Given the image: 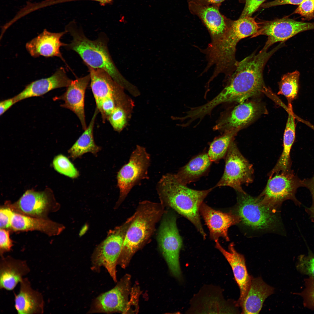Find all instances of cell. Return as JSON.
Listing matches in <instances>:
<instances>
[{
  "mask_svg": "<svg viewBox=\"0 0 314 314\" xmlns=\"http://www.w3.org/2000/svg\"><path fill=\"white\" fill-rule=\"evenodd\" d=\"M151 157L146 148L137 145L131 154L128 162L118 172L117 179L119 189L118 199L114 207L117 209L133 188L148 177Z\"/></svg>",
  "mask_w": 314,
  "mask_h": 314,
  "instance_id": "9c48e42d",
  "label": "cell"
},
{
  "mask_svg": "<svg viewBox=\"0 0 314 314\" xmlns=\"http://www.w3.org/2000/svg\"><path fill=\"white\" fill-rule=\"evenodd\" d=\"M99 112L96 107L88 126L68 150L72 159H75L88 152L95 155L101 150V147L95 143L93 136L95 120Z\"/></svg>",
  "mask_w": 314,
  "mask_h": 314,
  "instance_id": "f1b7e54d",
  "label": "cell"
},
{
  "mask_svg": "<svg viewBox=\"0 0 314 314\" xmlns=\"http://www.w3.org/2000/svg\"><path fill=\"white\" fill-rule=\"evenodd\" d=\"M303 187L308 188L310 191L312 198V203L309 208H305V211L309 215L311 221L314 222V174L312 177L302 180Z\"/></svg>",
  "mask_w": 314,
  "mask_h": 314,
  "instance_id": "60d3db41",
  "label": "cell"
},
{
  "mask_svg": "<svg viewBox=\"0 0 314 314\" xmlns=\"http://www.w3.org/2000/svg\"><path fill=\"white\" fill-rule=\"evenodd\" d=\"M274 289L261 277H252L247 293L241 307L242 314H258L265 299L274 292Z\"/></svg>",
  "mask_w": 314,
  "mask_h": 314,
  "instance_id": "4316f807",
  "label": "cell"
},
{
  "mask_svg": "<svg viewBox=\"0 0 314 314\" xmlns=\"http://www.w3.org/2000/svg\"><path fill=\"white\" fill-rule=\"evenodd\" d=\"M215 241V247L223 255L232 269L240 292V297L236 304L238 306H241L248 292L252 278L248 273L245 258L243 255L237 251L233 243L230 244L227 251L220 245L218 240Z\"/></svg>",
  "mask_w": 314,
  "mask_h": 314,
  "instance_id": "d6986e66",
  "label": "cell"
},
{
  "mask_svg": "<svg viewBox=\"0 0 314 314\" xmlns=\"http://www.w3.org/2000/svg\"><path fill=\"white\" fill-rule=\"evenodd\" d=\"M224 158V173L215 187L228 186L237 192H245L242 185H248L253 181L254 172L252 165L242 154L233 141Z\"/></svg>",
  "mask_w": 314,
  "mask_h": 314,
  "instance_id": "8fae6325",
  "label": "cell"
},
{
  "mask_svg": "<svg viewBox=\"0 0 314 314\" xmlns=\"http://www.w3.org/2000/svg\"><path fill=\"white\" fill-rule=\"evenodd\" d=\"M188 5L190 12L197 17L207 29L211 42L218 40L226 32L231 20L221 13V5L205 6L188 2Z\"/></svg>",
  "mask_w": 314,
  "mask_h": 314,
  "instance_id": "2e32d148",
  "label": "cell"
},
{
  "mask_svg": "<svg viewBox=\"0 0 314 314\" xmlns=\"http://www.w3.org/2000/svg\"><path fill=\"white\" fill-rule=\"evenodd\" d=\"M299 15L305 20L314 19V0H306L295 9L293 13Z\"/></svg>",
  "mask_w": 314,
  "mask_h": 314,
  "instance_id": "8d00e7d4",
  "label": "cell"
},
{
  "mask_svg": "<svg viewBox=\"0 0 314 314\" xmlns=\"http://www.w3.org/2000/svg\"><path fill=\"white\" fill-rule=\"evenodd\" d=\"M9 231L6 229H0V251L1 257L4 253L9 251L13 246L12 242L9 236Z\"/></svg>",
  "mask_w": 314,
  "mask_h": 314,
  "instance_id": "f35d334b",
  "label": "cell"
},
{
  "mask_svg": "<svg viewBox=\"0 0 314 314\" xmlns=\"http://www.w3.org/2000/svg\"><path fill=\"white\" fill-rule=\"evenodd\" d=\"M72 80L67 76L64 68L60 67L51 76L32 82L13 97L16 103L29 97L40 96L53 89L67 87Z\"/></svg>",
  "mask_w": 314,
  "mask_h": 314,
  "instance_id": "44dd1931",
  "label": "cell"
},
{
  "mask_svg": "<svg viewBox=\"0 0 314 314\" xmlns=\"http://www.w3.org/2000/svg\"><path fill=\"white\" fill-rule=\"evenodd\" d=\"M55 170L59 173L72 179L78 177L79 173L73 164L66 157L59 155L53 161Z\"/></svg>",
  "mask_w": 314,
  "mask_h": 314,
  "instance_id": "d6a6232c",
  "label": "cell"
},
{
  "mask_svg": "<svg viewBox=\"0 0 314 314\" xmlns=\"http://www.w3.org/2000/svg\"><path fill=\"white\" fill-rule=\"evenodd\" d=\"M201 295L199 297L200 298L197 299H196L198 300V302H196L197 304H195L197 306L199 307L197 308V309H199L198 312H215V313H220L221 312H224L225 313H234L235 312H237L236 310H235L232 308L231 306L228 304L222 297L221 293H217L214 295ZM198 309L196 310V312Z\"/></svg>",
  "mask_w": 314,
  "mask_h": 314,
  "instance_id": "f546056e",
  "label": "cell"
},
{
  "mask_svg": "<svg viewBox=\"0 0 314 314\" xmlns=\"http://www.w3.org/2000/svg\"><path fill=\"white\" fill-rule=\"evenodd\" d=\"M226 0H188V2H192L199 5L208 6L213 5H221Z\"/></svg>",
  "mask_w": 314,
  "mask_h": 314,
  "instance_id": "ee69618b",
  "label": "cell"
},
{
  "mask_svg": "<svg viewBox=\"0 0 314 314\" xmlns=\"http://www.w3.org/2000/svg\"><path fill=\"white\" fill-rule=\"evenodd\" d=\"M279 48L270 51L263 48L258 53H253L237 64L228 84L211 100L216 106L223 103H241L248 99L266 90L263 78V71L268 60Z\"/></svg>",
  "mask_w": 314,
  "mask_h": 314,
  "instance_id": "6da1fadb",
  "label": "cell"
},
{
  "mask_svg": "<svg viewBox=\"0 0 314 314\" xmlns=\"http://www.w3.org/2000/svg\"><path fill=\"white\" fill-rule=\"evenodd\" d=\"M300 74L297 70L284 75L279 83V94L284 96L288 104L296 99L298 95Z\"/></svg>",
  "mask_w": 314,
  "mask_h": 314,
  "instance_id": "1f68e13d",
  "label": "cell"
},
{
  "mask_svg": "<svg viewBox=\"0 0 314 314\" xmlns=\"http://www.w3.org/2000/svg\"><path fill=\"white\" fill-rule=\"evenodd\" d=\"M266 0H245V4L239 18L251 17Z\"/></svg>",
  "mask_w": 314,
  "mask_h": 314,
  "instance_id": "ab89813d",
  "label": "cell"
},
{
  "mask_svg": "<svg viewBox=\"0 0 314 314\" xmlns=\"http://www.w3.org/2000/svg\"><path fill=\"white\" fill-rule=\"evenodd\" d=\"M237 192V202L233 213L239 217L240 222L256 230H272L279 226L278 211L264 204L258 197L251 196L245 192Z\"/></svg>",
  "mask_w": 314,
  "mask_h": 314,
  "instance_id": "8992f818",
  "label": "cell"
},
{
  "mask_svg": "<svg viewBox=\"0 0 314 314\" xmlns=\"http://www.w3.org/2000/svg\"><path fill=\"white\" fill-rule=\"evenodd\" d=\"M72 22L66 26L65 30L72 36V40L65 47L76 52L88 66L105 70L123 89L131 90L133 85L120 74L110 55L107 38L102 35L95 40H90Z\"/></svg>",
  "mask_w": 314,
  "mask_h": 314,
  "instance_id": "5b68a950",
  "label": "cell"
},
{
  "mask_svg": "<svg viewBox=\"0 0 314 314\" xmlns=\"http://www.w3.org/2000/svg\"><path fill=\"white\" fill-rule=\"evenodd\" d=\"M298 294L302 297L304 307L314 309V278L309 277L305 279V288Z\"/></svg>",
  "mask_w": 314,
  "mask_h": 314,
  "instance_id": "d590c367",
  "label": "cell"
},
{
  "mask_svg": "<svg viewBox=\"0 0 314 314\" xmlns=\"http://www.w3.org/2000/svg\"><path fill=\"white\" fill-rule=\"evenodd\" d=\"M306 0H273L263 4L261 7L267 8L276 6L286 4L299 5Z\"/></svg>",
  "mask_w": 314,
  "mask_h": 314,
  "instance_id": "b9f144b4",
  "label": "cell"
},
{
  "mask_svg": "<svg viewBox=\"0 0 314 314\" xmlns=\"http://www.w3.org/2000/svg\"><path fill=\"white\" fill-rule=\"evenodd\" d=\"M212 162L207 153L200 154L192 158L175 174L178 179L187 185L197 180L209 170Z\"/></svg>",
  "mask_w": 314,
  "mask_h": 314,
  "instance_id": "83f0119b",
  "label": "cell"
},
{
  "mask_svg": "<svg viewBox=\"0 0 314 314\" xmlns=\"http://www.w3.org/2000/svg\"><path fill=\"white\" fill-rule=\"evenodd\" d=\"M15 103L13 97L1 101L0 103V115H3Z\"/></svg>",
  "mask_w": 314,
  "mask_h": 314,
  "instance_id": "7bdbcfd3",
  "label": "cell"
},
{
  "mask_svg": "<svg viewBox=\"0 0 314 314\" xmlns=\"http://www.w3.org/2000/svg\"><path fill=\"white\" fill-rule=\"evenodd\" d=\"M132 216L122 224L108 232L106 238L96 247L91 257L92 270L98 272L105 267L115 282L117 281L116 266Z\"/></svg>",
  "mask_w": 314,
  "mask_h": 314,
  "instance_id": "52a82bcc",
  "label": "cell"
},
{
  "mask_svg": "<svg viewBox=\"0 0 314 314\" xmlns=\"http://www.w3.org/2000/svg\"><path fill=\"white\" fill-rule=\"evenodd\" d=\"M238 131L225 132L223 135L214 139L210 144L208 154L212 162H217L225 158L229 147L233 141Z\"/></svg>",
  "mask_w": 314,
  "mask_h": 314,
  "instance_id": "4dcf8cb0",
  "label": "cell"
},
{
  "mask_svg": "<svg viewBox=\"0 0 314 314\" xmlns=\"http://www.w3.org/2000/svg\"><path fill=\"white\" fill-rule=\"evenodd\" d=\"M156 189L160 202L190 221L204 239L206 234L202 225L200 208L203 201L212 190H197L188 187L175 174L163 175L158 182Z\"/></svg>",
  "mask_w": 314,
  "mask_h": 314,
  "instance_id": "7a4b0ae2",
  "label": "cell"
},
{
  "mask_svg": "<svg viewBox=\"0 0 314 314\" xmlns=\"http://www.w3.org/2000/svg\"><path fill=\"white\" fill-rule=\"evenodd\" d=\"M199 212L208 229L210 238L214 241L222 237L229 241V229L240 222L239 217L233 213L215 210L204 203Z\"/></svg>",
  "mask_w": 314,
  "mask_h": 314,
  "instance_id": "e0dca14e",
  "label": "cell"
},
{
  "mask_svg": "<svg viewBox=\"0 0 314 314\" xmlns=\"http://www.w3.org/2000/svg\"><path fill=\"white\" fill-rule=\"evenodd\" d=\"M90 81V74L72 80L70 84L67 87L66 90L64 94L53 98L54 100H60L64 101L60 106L70 110L76 115L84 130L87 127L84 109L85 93Z\"/></svg>",
  "mask_w": 314,
  "mask_h": 314,
  "instance_id": "ac0fdd59",
  "label": "cell"
},
{
  "mask_svg": "<svg viewBox=\"0 0 314 314\" xmlns=\"http://www.w3.org/2000/svg\"><path fill=\"white\" fill-rule=\"evenodd\" d=\"M165 210L160 202L145 200L139 203L126 232L117 265L126 267L134 254L149 242Z\"/></svg>",
  "mask_w": 314,
  "mask_h": 314,
  "instance_id": "277c9868",
  "label": "cell"
},
{
  "mask_svg": "<svg viewBox=\"0 0 314 314\" xmlns=\"http://www.w3.org/2000/svg\"><path fill=\"white\" fill-rule=\"evenodd\" d=\"M287 109L288 117L283 134V149L276 164L268 174L269 178L280 172H293L291 169L290 153L295 138V118L292 106H288Z\"/></svg>",
  "mask_w": 314,
  "mask_h": 314,
  "instance_id": "484cf974",
  "label": "cell"
},
{
  "mask_svg": "<svg viewBox=\"0 0 314 314\" xmlns=\"http://www.w3.org/2000/svg\"><path fill=\"white\" fill-rule=\"evenodd\" d=\"M259 28L258 23L251 17L231 20L225 34L217 41L210 42L204 52L208 62L206 70L213 65L215 67L211 80L221 73L230 76L238 62L235 58L238 42L244 38L252 37Z\"/></svg>",
  "mask_w": 314,
  "mask_h": 314,
  "instance_id": "3957f363",
  "label": "cell"
},
{
  "mask_svg": "<svg viewBox=\"0 0 314 314\" xmlns=\"http://www.w3.org/2000/svg\"><path fill=\"white\" fill-rule=\"evenodd\" d=\"M14 212L9 207H3L0 209V229L11 228V223Z\"/></svg>",
  "mask_w": 314,
  "mask_h": 314,
  "instance_id": "74e56055",
  "label": "cell"
},
{
  "mask_svg": "<svg viewBox=\"0 0 314 314\" xmlns=\"http://www.w3.org/2000/svg\"><path fill=\"white\" fill-rule=\"evenodd\" d=\"M303 187L302 180L293 172H280L269 178L267 184L258 197L261 201L271 209L278 211L282 203L287 200H292L300 207L301 203L295 194L299 187Z\"/></svg>",
  "mask_w": 314,
  "mask_h": 314,
  "instance_id": "30bf717a",
  "label": "cell"
},
{
  "mask_svg": "<svg viewBox=\"0 0 314 314\" xmlns=\"http://www.w3.org/2000/svg\"><path fill=\"white\" fill-rule=\"evenodd\" d=\"M130 283V275H125L114 288L101 294L94 300L88 313H125L129 312Z\"/></svg>",
  "mask_w": 314,
  "mask_h": 314,
  "instance_id": "4fadbf2b",
  "label": "cell"
},
{
  "mask_svg": "<svg viewBox=\"0 0 314 314\" xmlns=\"http://www.w3.org/2000/svg\"><path fill=\"white\" fill-rule=\"evenodd\" d=\"M160 221L157 236L159 247L172 274L181 279L179 257L183 240L177 228L176 215L171 210L165 209Z\"/></svg>",
  "mask_w": 314,
  "mask_h": 314,
  "instance_id": "ba28073f",
  "label": "cell"
},
{
  "mask_svg": "<svg viewBox=\"0 0 314 314\" xmlns=\"http://www.w3.org/2000/svg\"><path fill=\"white\" fill-rule=\"evenodd\" d=\"M261 111V108L253 102H242L235 107L228 115L215 126V130L238 131L252 121Z\"/></svg>",
  "mask_w": 314,
  "mask_h": 314,
  "instance_id": "7402d4cb",
  "label": "cell"
},
{
  "mask_svg": "<svg viewBox=\"0 0 314 314\" xmlns=\"http://www.w3.org/2000/svg\"><path fill=\"white\" fill-rule=\"evenodd\" d=\"M15 212L47 219L50 213L58 210L60 204L45 192L28 190L16 202L7 204Z\"/></svg>",
  "mask_w": 314,
  "mask_h": 314,
  "instance_id": "5bb4252c",
  "label": "cell"
},
{
  "mask_svg": "<svg viewBox=\"0 0 314 314\" xmlns=\"http://www.w3.org/2000/svg\"><path fill=\"white\" fill-rule=\"evenodd\" d=\"M296 267L300 273L314 278V254L309 251L308 255L299 256Z\"/></svg>",
  "mask_w": 314,
  "mask_h": 314,
  "instance_id": "836d02e7",
  "label": "cell"
},
{
  "mask_svg": "<svg viewBox=\"0 0 314 314\" xmlns=\"http://www.w3.org/2000/svg\"><path fill=\"white\" fill-rule=\"evenodd\" d=\"M92 1L98 2L102 5H105L111 3L113 0H60V2H66L79 1Z\"/></svg>",
  "mask_w": 314,
  "mask_h": 314,
  "instance_id": "f6af8a7d",
  "label": "cell"
},
{
  "mask_svg": "<svg viewBox=\"0 0 314 314\" xmlns=\"http://www.w3.org/2000/svg\"><path fill=\"white\" fill-rule=\"evenodd\" d=\"M65 227L47 219L28 216L14 212L11 229L15 231H38L50 236L58 235Z\"/></svg>",
  "mask_w": 314,
  "mask_h": 314,
  "instance_id": "d4e9b609",
  "label": "cell"
},
{
  "mask_svg": "<svg viewBox=\"0 0 314 314\" xmlns=\"http://www.w3.org/2000/svg\"><path fill=\"white\" fill-rule=\"evenodd\" d=\"M126 109L117 106L108 118V120L114 130L120 132L125 126L127 122Z\"/></svg>",
  "mask_w": 314,
  "mask_h": 314,
  "instance_id": "e575fe53",
  "label": "cell"
},
{
  "mask_svg": "<svg viewBox=\"0 0 314 314\" xmlns=\"http://www.w3.org/2000/svg\"><path fill=\"white\" fill-rule=\"evenodd\" d=\"M19 293L15 295V307L19 314H39L44 312V301L41 293L32 288L28 278L20 282Z\"/></svg>",
  "mask_w": 314,
  "mask_h": 314,
  "instance_id": "603a6c76",
  "label": "cell"
},
{
  "mask_svg": "<svg viewBox=\"0 0 314 314\" xmlns=\"http://www.w3.org/2000/svg\"><path fill=\"white\" fill-rule=\"evenodd\" d=\"M258 24V31L251 38L261 35L267 36L263 48L266 49L276 42L284 41L301 32L314 29V22L299 21L286 17Z\"/></svg>",
  "mask_w": 314,
  "mask_h": 314,
  "instance_id": "7c38bea8",
  "label": "cell"
},
{
  "mask_svg": "<svg viewBox=\"0 0 314 314\" xmlns=\"http://www.w3.org/2000/svg\"><path fill=\"white\" fill-rule=\"evenodd\" d=\"M1 258L0 288L12 290L30 272V269L25 261L10 256Z\"/></svg>",
  "mask_w": 314,
  "mask_h": 314,
  "instance_id": "cb8c5ba5",
  "label": "cell"
},
{
  "mask_svg": "<svg viewBox=\"0 0 314 314\" xmlns=\"http://www.w3.org/2000/svg\"><path fill=\"white\" fill-rule=\"evenodd\" d=\"M90 77V87L98 109L102 104L113 100L117 106L122 105L125 99L123 89L105 70L88 66Z\"/></svg>",
  "mask_w": 314,
  "mask_h": 314,
  "instance_id": "9a60e30c",
  "label": "cell"
},
{
  "mask_svg": "<svg viewBox=\"0 0 314 314\" xmlns=\"http://www.w3.org/2000/svg\"><path fill=\"white\" fill-rule=\"evenodd\" d=\"M67 33L66 30L59 33H52L44 29L42 33L26 44V48L34 57L40 56L47 57L56 56L64 61L60 49L61 46L65 47L67 44L61 42L60 39Z\"/></svg>",
  "mask_w": 314,
  "mask_h": 314,
  "instance_id": "ffe728a7",
  "label": "cell"
}]
</instances>
